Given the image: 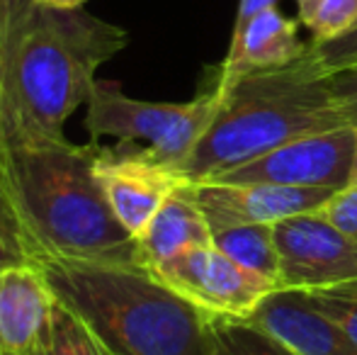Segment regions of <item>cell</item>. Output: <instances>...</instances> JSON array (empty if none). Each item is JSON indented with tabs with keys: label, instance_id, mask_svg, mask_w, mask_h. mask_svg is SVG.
Returning <instances> with one entry per match:
<instances>
[{
	"label": "cell",
	"instance_id": "1",
	"mask_svg": "<svg viewBox=\"0 0 357 355\" xmlns=\"http://www.w3.org/2000/svg\"><path fill=\"white\" fill-rule=\"evenodd\" d=\"M129 32L83 8L0 0V149L63 139Z\"/></svg>",
	"mask_w": 357,
	"mask_h": 355
},
{
	"label": "cell",
	"instance_id": "2",
	"mask_svg": "<svg viewBox=\"0 0 357 355\" xmlns=\"http://www.w3.org/2000/svg\"><path fill=\"white\" fill-rule=\"evenodd\" d=\"M98 144L68 137L0 149V192L37 258L139 261L95 171Z\"/></svg>",
	"mask_w": 357,
	"mask_h": 355
},
{
	"label": "cell",
	"instance_id": "3",
	"mask_svg": "<svg viewBox=\"0 0 357 355\" xmlns=\"http://www.w3.org/2000/svg\"><path fill=\"white\" fill-rule=\"evenodd\" d=\"M56 299L109 355H209L214 319L139 261L37 258Z\"/></svg>",
	"mask_w": 357,
	"mask_h": 355
},
{
	"label": "cell",
	"instance_id": "4",
	"mask_svg": "<svg viewBox=\"0 0 357 355\" xmlns=\"http://www.w3.org/2000/svg\"><path fill=\"white\" fill-rule=\"evenodd\" d=\"M212 86L219 90V107L180 166L190 183L231 171L296 137L350 124L311 49L289 66Z\"/></svg>",
	"mask_w": 357,
	"mask_h": 355
},
{
	"label": "cell",
	"instance_id": "5",
	"mask_svg": "<svg viewBox=\"0 0 357 355\" xmlns=\"http://www.w3.org/2000/svg\"><path fill=\"white\" fill-rule=\"evenodd\" d=\"M85 105L90 142L98 144L105 137L117 139L124 146L144 142L155 161L180 176V166L219 107V90L209 86L190 103H149L129 98L117 81H95Z\"/></svg>",
	"mask_w": 357,
	"mask_h": 355
},
{
	"label": "cell",
	"instance_id": "6",
	"mask_svg": "<svg viewBox=\"0 0 357 355\" xmlns=\"http://www.w3.org/2000/svg\"><path fill=\"white\" fill-rule=\"evenodd\" d=\"M355 124L296 137L209 180L219 183H270L287 188L343 190L350 185L355 163ZM204 183V180H202Z\"/></svg>",
	"mask_w": 357,
	"mask_h": 355
},
{
	"label": "cell",
	"instance_id": "7",
	"mask_svg": "<svg viewBox=\"0 0 357 355\" xmlns=\"http://www.w3.org/2000/svg\"><path fill=\"white\" fill-rule=\"evenodd\" d=\"M151 270L185 299L224 319H248L278 289L273 280L238 266L214 243L192 246Z\"/></svg>",
	"mask_w": 357,
	"mask_h": 355
},
{
	"label": "cell",
	"instance_id": "8",
	"mask_svg": "<svg viewBox=\"0 0 357 355\" xmlns=\"http://www.w3.org/2000/svg\"><path fill=\"white\" fill-rule=\"evenodd\" d=\"M280 289H311L357 280V239L335 229L324 214H296L275 224Z\"/></svg>",
	"mask_w": 357,
	"mask_h": 355
},
{
	"label": "cell",
	"instance_id": "9",
	"mask_svg": "<svg viewBox=\"0 0 357 355\" xmlns=\"http://www.w3.org/2000/svg\"><path fill=\"white\" fill-rule=\"evenodd\" d=\"M95 171L114 217L134 239L144 232L170 192L185 183L173 168L155 161L149 149L134 144H117V149L100 146Z\"/></svg>",
	"mask_w": 357,
	"mask_h": 355
},
{
	"label": "cell",
	"instance_id": "10",
	"mask_svg": "<svg viewBox=\"0 0 357 355\" xmlns=\"http://www.w3.org/2000/svg\"><path fill=\"white\" fill-rule=\"evenodd\" d=\"M197 202L212 232L238 224H280L289 217L321 209L335 190L287 188L270 183H195Z\"/></svg>",
	"mask_w": 357,
	"mask_h": 355
},
{
	"label": "cell",
	"instance_id": "11",
	"mask_svg": "<svg viewBox=\"0 0 357 355\" xmlns=\"http://www.w3.org/2000/svg\"><path fill=\"white\" fill-rule=\"evenodd\" d=\"M56 294L37 261L0 270V355H32L47 338Z\"/></svg>",
	"mask_w": 357,
	"mask_h": 355
},
{
	"label": "cell",
	"instance_id": "12",
	"mask_svg": "<svg viewBox=\"0 0 357 355\" xmlns=\"http://www.w3.org/2000/svg\"><path fill=\"white\" fill-rule=\"evenodd\" d=\"M248 322L289 346L296 355H357V343L338 324L314 309L301 289H275Z\"/></svg>",
	"mask_w": 357,
	"mask_h": 355
},
{
	"label": "cell",
	"instance_id": "13",
	"mask_svg": "<svg viewBox=\"0 0 357 355\" xmlns=\"http://www.w3.org/2000/svg\"><path fill=\"white\" fill-rule=\"evenodd\" d=\"M309 52V44L299 39L296 20L287 17L275 5L258 13L243 27L234 29L231 47L221 66L216 68V86H229L243 76L294 63Z\"/></svg>",
	"mask_w": 357,
	"mask_h": 355
},
{
	"label": "cell",
	"instance_id": "14",
	"mask_svg": "<svg viewBox=\"0 0 357 355\" xmlns=\"http://www.w3.org/2000/svg\"><path fill=\"white\" fill-rule=\"evenodd\" d=\"M212 243V229L197 202L195 183L185 180L151 217L134 239L137 258L146 268H155L192 246Z\"/></svg>",
	"mask_w": 357,
	"mask_h": 355
},
{
	"label": "cell",
	"instance_id": "15",
	"mask_svg": "<svg viewBox=\"0 0 357 355\" xmlns=\"http://www.w3.org/2000/svg\"><path fill=\"white\" fill-rule=\"evenodd\" d=\"M212 243L238 266L253 270L278 285L280 253L275 241V224H238L212 232ZM280 289V287H278Z\"/></svg>",
	"mask_w": 357,
	"mask_h": 355
},
{
	"label": "cell",
	"instance_id": "16",
	"mask_svg": "<svg viewBox=\"0 0 357 355\" xmlns=\"http://www.w3.org/2000/svg\"><path fill=\"white\" fill-rule=\"evenodd\" d=\"M209 355H296L280 338L248 319H214Z\"/></svg>",
	"mask_w": 357,
	"mask_h": 355
},
{
	"label": "cell",
	"instance_id": "17",
	"mask_svg": "<svg viewBox=\"0 0 357 355\" xmlns=\"http://www.w3.org/2000/svg\"><path fill=\"white\" fill-rule=\"evenodd\" d=\"M32 355H109L90 326L61 302L56 304L47 338Z\"/></svg>",
	"mask_w": 357,
	"mask_h": 355
},
{
	"label": "cell",
	"instance_id": "18",
	"mask_svg": "<svg viewBox=\"0 0 357 355\" xmlns=\"http://www.w3.org/2000/svg\"><path fill=\"white\" fill-rule=\"evenodd\" d=\"M357 20V0H314L299 8V22L311 32L309 44H324L338 37Z\"/></svg>",
	"mask_w": 357,
	"mask_h": 355
},
{
	"label": "cell",
	"instance_id": "19",
	"mask_svg": "<svg viewBox=\"0 0 357 355\" xmlns=\"http://www.w3.org/2000/svg\"><path fill=\"white\" fill-rule=\"evenodd\" d=\"M304 294L311 307L319 309L321 314H326L333 324H338L357 343V280L311 289V292Z\"/></svg>",
	"mask_w": 357,
	"mask_h": 355
},
{
	"label": "cell",
	"instance_id": "20",
	"mask_svg": "<svg viewBox=\"0 0 357 355\" xmlns=\"http://www.w3.org/2000/svg\"><path fill=\"white\" fill-rule=\"evenodd\" d=\"M309 49L328 76L338 71H348V68H357V20L338 37L328 39L324 44H309Z\"/></svg>",
	"mask_w": 357,
	"mask_h": 355
},
{
	"label": "cell",
	"instance_id": "21",
	"mask_svg": "<svg viewBox=\"0 0 357 355\" xmlns=\"http://www.w3.org/2000/svg\"><path fill=\"white\" fill-rule=\"evenodd\" d=\"M29 261H34V251L29 248L8 199L0 192V270Z\"/></svg>",
	"mask_w": 357,
	"mask_h": 355
},
{
	"label": "cell",
	"instance_id": "22",
	"mask_svg": "<svg viewBox=\"0 0 357 355\" xmlns=\"http://www.w3.org/2000/svg\"><path fill=\"white\" fill-rule=\"evenodd\" d=\"M335 229L343 234L357 239V188L348 185V188L338 190L328 197V202L319 209Z\"/></svg>",
	"mask_w": 357,
	"mask_h": 355
},
{
	"label": "cell",
	"instance_id": "23",
	"mask_svg": "<svg viewBox=\"0 0 357 355\" xmlns=\"http://www.w3.org/2000/svg\"><path fill=\"white\" fill-rule=\"evenodd\" d=\"M331 88H333V95L345 119L350 124H357V68L331 73Z\"/></svg>",
	"mask_w": 357,
	"mask_h": 355
},
{
	"label": "cell",
	"instance_id": "24",
	"mask_svg": "<svg viewBox=\"0 0 357 355\" xmlns=\"http://www.w3.org/2000/svg\"><path fill=\"white\" fill-rule=\"evenodd\" d=\"M280 0H241L238 3V13H236V22H234V29L243 27L248 20H253L258 13H263V10L268 8H275Z\"/></svg>",
	"mask_w": 357,
	"mask_h": 355
},
{
	"label": "cell",
	"instance_id": "25",
	"mask_svg": "<svg viewBox=\"0 0 357 355\" xmlns=\"http://www.w3.org/2000/svg\"><path fill=\"white\" fill-rule=\"evenodd\" d=\"M42 5H49V8H56V10H75V8H83L85 0H37Z\"/></svg>",
	"mask_w": 357,
	"mask_h": 355
},
{
	"label": "cell",
	"instance_id": "26",
	"mask_svg": "<svg viewBox=\"0 0 357 355\" xmlns=\"http://www.w3.org/2000/svg\"><path fill=\"white\" fill-rule=\"evenodd\" d=\"M355 134H357V124H355ZM350 185L357 188V146H355V163H353V178H350Z\"/></svg>",
	"mask_w": 357,
	"mask_h": 355
},
{
	"label": "cell",
	"instance_id": "27",
	"mask_svg": "<svg viewBox=\"0 0 357 355\" xmlns=\"http://www.w3.org/2000/svg\"><path fill=\"white\" fill-rule=\"evenodd\" d=\"M314 3V0H296V5H299V8H306V5H311Z\"/></svg>",
	"mask_w": 357,
	"mask_h": 355
}]
</instances>
